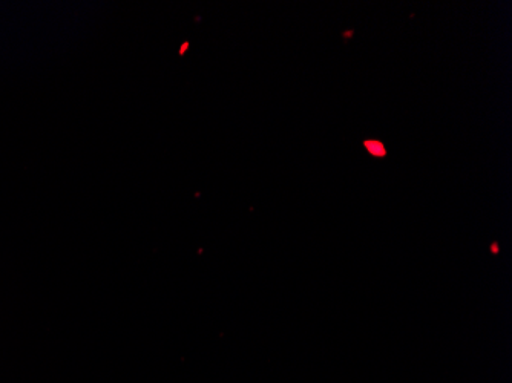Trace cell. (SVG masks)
<instances>
[{
  "label": "cell",
  "instance_id": "6da1fadb",
  "mask_svg": "<svg viewBox=\"0 0 512 383\" xmlns=\"http://www.w3.org/2000/svg\"><path fill=\"white\" fill-rule=\"evenodd\" d=\"M364 146L367 148V151L370 152L371 155H375V157H385V154H387L381 141L367 140Z\"/></svg>",
  "mask_w": 512,
  "mask_h": 383
}]
</instances>
